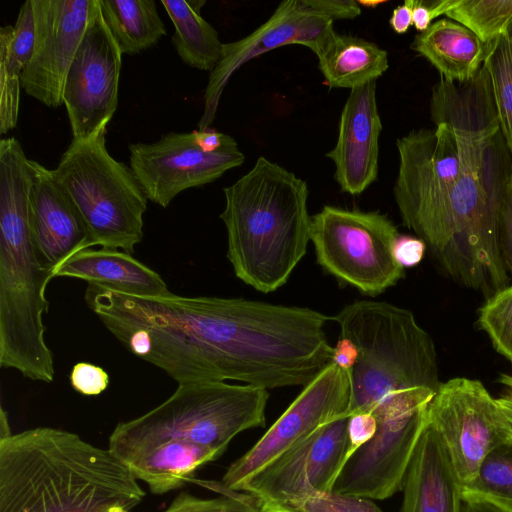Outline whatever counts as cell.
<instances>
[{
    "mask_svg": "<svg viewBox=\"0 0 512 512\" xmlns=\"http://www.w3.org/2000/svg\"><path fill=\"white\" fill-rule=\"evenodd\" d=\"M430 114L435 125L445 123L454 132L460 161L440 268L457 284L488 298L511 284L501 209L512 167L492 88L480 81L446 86L431 98Z\"/></svg>",
    "mask_w": 512,
    "mask_h": 512,
    "instance_id": "obj_1",
    "label": "cell"
},
{
    "mask_svg": "<svg viewBox=\"0 0 512 512\" xmlns=\"http://www.w3.org/2000/svg\"><path fill=\"white\" fill-rule=\"evenodd\" d=\"M145 496L109 448L52 427L0 440V512L130 511Z\"/></svg>",
    "mask_w": 512,
    "mask_h": 512,
    "instance_id": "obj_2",
    "label": "cell"
},
{
    "mask_svg": "<svg viewBox=\"0 0 512 512\" xmlns=\"http://www.w3.org/2000/svg\"><path fill=\"white\" fill-rule=\"evenodd\" d=\"M331 320L351 340L358 359L348 372L346 414H372L377 422L425 408L440 386L431 336L405 308L384 301H355Z\"/></svg>",
    "mask_w": 512,
    "mask_h": 512,
    "instance_id": "obj_3",
    "label": "cell"
},
{
    "mask_svg": "<svg viewBox=\"0 0 512 512\" xmlns=\"http://www.w3.org/2000/svg\"><path fill=\"white\" fill-rule=\"evenodd\" d=\"M29 159L15 137L0 140V366L45 383L55 376L43 315L51 270L29 222Z\"/></svg>",
    "mask_w": 512,
    "mask_h": 512,
    "instance_id": "obj_4",
    "label": "cell"
},
{
    "mask_svg": "<svg viewBox=\"0 0 512 512\" xmlns=\"http://www.w3.org/2000/svg\"><path fill=\"white\" fill-rule=\"evenodd\" d=\"M220 214L227 231V258L234 274L262 293L283 286L310 241L308 187L293 172L259 157L223 189Z\"/></svg>",
    "mask_w": 512,
    "mask_h": 512,
    "instance_id": "obj_5",
    "label": "cell"
},
{
    "mask_svg": "<svg viewBox=\"0 0 512 512\" xmlns=\"http://www.w3.org/2000/svg\"><path fill=\"white\" fill-rule=\"evenodd\" d=\"M266 389L226 382L178 384L147 413L120 422L109 449L125 464L169 439L205 445L221 455L239 433L265 426Z\"/></svg>",
    "mask_w": 512,
    "mask_h": 512,
    "instance_id": "obj_6",
    "label": "cell"
},
{
    "mask_svg": "<svg viewBox=\"0 0 512 512\" xmlns=\"http://www.w3.org/2000/svg\"><path fill=\"white\" fill-rule=\"evenodd\" d=\"M105 136L71 140L52 172L79 211L93 246L132 254L144 236L148 199L132 169L110 155Z\"/></svg>",
    "mask_w": 512,
    "mask_h": 512,
    "instance_id": "obj_7",
    "label": "cell"
},
{
    "mask_svg": "<svg viewBox=\"0 0 512 512\" xmlns=\"http://www.w3.org/2000/svg\"><path fill=\"white\" fill-rule=\"evenodd\" d=\"M399 168L393 193L402 223L421 239L436 263L445 258L451 205L460 175L458 145L445 123L397 139Z\"/></svg>",
    "mask_w": 512,
    "mask_h": 512,
    "instance_id": "obj_8",
    "label": "cell"
},
{
    "mask_svg": "<svg viewBox=\"0 0 512 512\" xmlns=\"http://www.w3.org/2000/svg\"><path fill=\"white\" fill-rule=\"evenodd\" d=\"M399 235L394 223L379 211L325 205L311 216L310 241L317 263L339 282L371 297L405 275L394 253Z\"/></svg>",
    "mask_w": 512,
    "mask_h": 512,
    "instance_id": "obj_9",
    "label": "cell"
},
{
    "mask_svg": "<svg viewBox=\"0 0 512 512\" xmlns=\"http://www.w3.org/2000/svg\"><path fill=\"white\" fill-rule=\"evenodd\" d=\"M353 0H287L281 2L267 21L246 37L224 43L222 57L210 72L204 94V111L198 129L210 128L222 92L231 76L245 63L271 50L301 44L315 54L335 32L333 22L360 15Z\"/></svg>",
    "mask_w": 512,
    "mask_h": 512,
    "instance_id": "obj_10",
    "label": "cell"
},
{
    "mask_svg": "<svg viewBox=\"0 0 512 512\" xmlns=\"http://www.w3.org/2000/svg\"><path fill=\"white\" fill-rule=\"evenodd\" d=\"M427 416L442 438L461 486L472 480L490 451L512 439L496 398L475 379L455 377L441 382L427 406Z\"/></svg>",
    "mask_w": 512,
    "mask_h": 512,
    "instance_id": "obj_11",
    "label": "cell"
},
{
    "mask_svg": "<svg viewBox=\"0 0 512 512\" xmlns=\"http://www.w3.org/2000/svg\"><path fill=\"white\" fill-rule=\"evenodd\" d=\"M349 400V374L331 362L304 386L267 432L227 468L217 484L239 492L250 478L285 452L324 425L347 415Z\"/></svg>",
    "mask_w": 512,
    "mask_h": 512,
    "instance_id": "obj_12",
    "label": "cell"
},
{
    "mask_svg": "<svg viewBox=\"0 0 512 512\" xmlns=\"http://www.w3.org/2000/svg\"><path fill=\"white\" fill-rule=\"evenodd\" d=\"M122 52L93 0L87 28L69 68L64 90L72 140L106 134L118 106Z\"/></svg>",
    "mask_w": 512,
    "mask_h": 512,
    "instance_id": "obj_13",
    "label": "cell"
},
{
    "mask_svg": "<svg viewBox=\"0 0 512 512\" xmlns=\"http://www.w3.org/2000/svg\"><path fill=\"white\" fill-rule=\"evenodd\" d=\"M349 416L324 425L250 478L239 492L266 512L289 502L333 490L348 447Z\"/></svg>",
    "mask_w": 512,
    "mask_h": 512,
    "instance_id": "obj_14",
    "label": "cell"
},
{
    "mask_svg": "<svg viewBox=\"0 0 512 512\" xmlns=\"http://www.w3.org/2000/svg\"><path fill=\"white\" fill-rule=\"evenodd\" d=\"M130 168L148 200L166 208L184 190L209 184L245 160L234 138L206 152L194 131L169 132L152 143L129 145Z\"/></svg>",
    "mask_w": 512,
    "mask_h": 512,
    "instance_id": "obj_15",
    "label": "cell"
},
{
    "mask_svg": "<svg viewBox=\"0 0 512 512\" xmlns=\"http://www.w3.org/2000/svg\"><path fill=\"white\" fill-rule=\"evenodd\" d=\"M34 46L23 71L24 91L45 106L63 104L71 63L85 34L93 0H31Z\"/></svg>",
    "mask_w": 512,
    "mask_h": 512,
    "instance_id": "obj_16",
    "label": "cell"
},
{
    "mask_svg": "<svg viewBox=\"0 0 512 512\" xmlns=\"http://www.w3.org/2000/svg\"><path fill=\"white\" fill-rule=\"evenodd\" d=\"M427 406L398 419L377 422L374 436L346 461L332 491L372 500H384L402 491L428 422Z\"/></svg>",
    "mask_w": 512,
    "mask_h": 512,
    "instance_id": "obj_17",
    "label": "cell"
},
{
    "mask_svg": "<svg viewBox=\"0 0 512 512\" xmlns=\"http://www.w3.org/2000/svg\"><path fill=\"white\" fill-rule=\"evenodd\" d=\"M29 222L44 265L52 271L72 255L93 247L79 211L47 169L29 159Z\"/></svg>",
    "mask_w": 512,
    "mask_h": 512,
    "instance_id": "obj_18",
    "label": "cell"
},
{
    "mask_svg": "<svg viewBox=\"0 0 512 512\" xmlns=\"http://www.w3.org/2000/svg\"><path fill=\"white\" fill-rule=\"evenodd\" d=\"M381 131L376 81L351 89L341 112L336 144L326 154L334 162V178L343 192L359 195L376 180Z\"/></svg>",
    "mask_w": 512,
    "mask_h": 512,
    "instance_id": "obj_19",
    "label": "cell"
},
{
    "mask_svg": "<svg viewBox=\"0 0 512 512\" xmlns=\"http://www.w3.org/2000/svg\"><path fill=\"white\" fill-rule=\"evenodd\" d=\"M402 491L400 512L462 511L460 482L441 436L429 421L413 454Z\"/></svg>",
    "mask_w": 512,
    "mask_h": 512,
    "instance_id": "obj_20",
    "label": "cell"
},
{
    "mask_svg": "<svg viewBox=\"0 0 512 512\" xmlns=\"http://www.w3.org/2000/svg\"><path fill=\"white\" fill-rule=\"evenodd\" d=\"M54 277L82 279L123 294L161 297L170 293L163 278L131 254L121 250L88 248L52 271Z\"/></svg>",
    "mask_w": 512,
    "mask_h": 512,
    "instance_id": "obj_21",
    "label": "cell"
},
{
    "mask_svg": "<svg viewBox=\"0 0 512 512\" xmlns=\"http://www.w3.org/2000/svg\"><path fill=\"white\" fill-rule=\"evenodd\" d=\"M492 44L482 42L460 23L442 18L419 32L411 49L427 59L444 80L464 83L477 75Z\"/></svg>",
    "mask_w": 512,
    "mask_h": 512,
    "instance_id": "obj_22",
    "label": "cell"
},
{
    "mask_svg": "<svg viewBox=\"0 0 512 512\" xmlns=\"http://www.w3.org/2000/svg\"><path fill=\"white\" fill-rule=\"evenodd\" d=\"M316 56L324 82L330 88L351 90L376 81L389 68L386 50L366 39L336 32Z\"/></svg>",
    "mask_w": 512,
    "mask_h": 512,
    "instance_id": "obj_23",
    "label": "cell"
},
{
    "mask_svg": "<svg viewBox=\"0 0 512 512\" xmlns=\"http://www.w3.org/2000/svg\"><path fill=\"white\" fill-rule=\"evenodd\" d=\"M221 454L195 442L169 439L153 447L126 465L137 480L144 481L149 490L162 495L191 481L193 473Z\"/></svg>",
    "mask_w": 512,
    "mask_h": 512,
    "instance_id": "obj_24",
    "label": "cell"
},
{
    "mask_svg": "<svg viewBox=\"0 0 512 512\" xmlns=\"http://www.w3.org/2000/svg\"><path fill=\"white\" fill-rule=\"evenodd\" d=\"M34 17L30 9H21L15 25L0 28V134L17 126L21 78L34 46Z\"/></svg>",
    "mask_w": 512,
    "mask_h": 512,
    "instance_id": "obj_25",
    "label": "cell"
},
{
    "mask_svg": "<svg viewBox=\"0 0 512 512\" xmlns=\"http://www.w3.org/2000/svg\"><path fill=\"white\" fill-rule=\"evenodd\" d=\"M203 0H162L174 26L173 46L184 64L211 72L219 63L223 45L217 31L201 16Z\"/></svg>",
    "mask_w": 512,
    "mask_h": 512,
    "instance_id": "obj_26",
    "label": "cell"
},
{
    "mask_svg": "<svg viewBox=\"0 0 512 512\" xmlns=\"http://www.w3.org/2000/svg\"><path fill=\"white\" fill-rule=\"evenodd\" d=\"M99 4L122 54H139L166 35L154 0H99Z\"/></svg>",
    "mask_w": 512,
    "mask_h": 512,
    "instance_id": "obj_27",
    "label": "cell"
},
{
    "mask_svg": "<svg viewBox=\"0 0 512 512\" xmlns=\"http://www.w3.org/2000/svg\"><path fill=\"white\" fill-rule=\"evenodd\" d=\"M463 501H482L512 512V439L490 451L470 482L461 486Z\"/></svg>",
    "mask_w": 512,
    "mask_h": 512,
    "instance_id": "obj_28",
    "label": "cell"
},
{
    "mask_svg": "<svg viewBox=\"0 0 512 512\" xmlns=\"http://www.w3.org/2000/svg\"><path fill=\"white\" fill-rule=\"evenodd\" d=\"M445 16L492 44L512 25V0H456Z\"/></svg>",
    "mask_w": 512,
    "mask_h": 512,
    "instance_id": "obj_29",
    "label": "cell"
},
{
    "mask_svg": "<svg viewBox=\"0 0 512 512\" xmlns=\"http://www.w3.org/2000/svg\"><path fill=\"white\" fill-rule=\"evenodd\" d=\"M498 112L500 133L512 167V39L501 36L486 59Z\"/></svg>",
    "mask_w": 512,
    "mask_h": 512,
    "instance_id": "obj_30",
    "label": "cell"
},
{
    "mask_svg": "<svg viewBox=\"0 0 512 512\" xmlns=\"http://www.w3.org/2000/svg\"><path fill=\"white\" fill-rule=\"evenodd\" d=\"M478 324L494 349L512 365V283L486 298L479 309Z\"/></svg>",
    "mask_w": 512,
    "mask_h": 512,
    "instance_id": "obj_31",
    "label": "cell"
},
{
    "mask_svg": "<svg viewBox=\"0 0 512 512\" xmlns=\"http://www.w3.org/2000/svg\"><path fill=\"white\" fill-rule=\"evenodd\" d=\"M221 496L202 499L189 493H180L164 512H266L253 503L245 493L222 488L216 481L191 480Z\"/></svg>",
    "mask_w": 512,
    "mask_h": 512,
    "instance_id": "obj_32",
    "label": "cell"
},
{
    "mask_svg": "<svg viewBox=\"0 0 512 512\" xmlns=\"http://www.w3.org/2000/svg\"><path fill=\"white\" fill-rule=\"evenodd\" d=\"M276 512H383L372 499L346 496L333 491L315 493L279 508Z\"/></svg>",
    "mask_w": 512,
    "mask_h": 512,
    "instance_id": "obj_33",
    "label": "cell"
},
{
    "mask_svg": "<svg viewBox=\"0 0 512 512\" xmlns=\"http://www.w3.org/2000/svg\"><path fill=\"white\" fill-rule=\"evenodd\" d=\"M72 388L85 396H96L106 390L109 384L107 372L92 363H76L69 376Z\"/></svg>",
    "mask_w": 512,
    "mask_h": 512,
    "instance_id": "obj_34",
    "label": "cell"
},
{
    "mask_svg": "<svg viewBox=\"0 0 512 512\" xmlns=\"http://www.w3.org/2000/svg\"><path fill=\"white\" fill-rule=\"evenodd\" d=\"M377 430V420L370 413H359L349 417V447L346 461L363 444L369 441ZM346 463V462H345Z\"/></svg>",
    "mask_w": 512,
    "mask_h": 512,
    "instance_id": "obj_35",
    "label": "cell"
},
{
    "mask_svg": "<svg viewBox=\"0 0 512 512\" xmlns=\"http://www.w3.org/2000/svg\"><path fill=\"white\" fill-rule=\"evenodd\" d=\"M456 0H412V21L414 27L423 32L433 19L445 15Z\"/></svg>",
    "mask_w": 512,
    "mask_h": 512,
    "instance_id": "obj_36",
    "label": "cell"
},
{
    "mask_svg": "<svg viewBox=\"0 0 512 512\" xmlns=\"http://www.w3.org/2000/svg\"><path fill=\"white\" fill-rule=\"evenodd\" d=\"M427 247L418 237L399 235L395 244L396 260L404 267H413L421 262Z\"/></svg>",
    "mask_w": 512,
    "mask_h": 512,
    "instance_id": "obj_37",
    "label": "cell"
},
{
    "mask_svg": "<svg viewBox=\"0 0 512 512\" xmlns=\"http://www.w3.org/2000/svg\"><path fill=\"white\" fill-rule=\"evenodd\" d=\"M358 359V350L355 344L346 337L339 336V339L333 347L332 362L341 369L349 372Z\"/></svg>",
    "mask_w": 512,
    "mask_h": 512,
    "instance_id": "obj_38",
    "label": "cell"
},
{
    "mask_svg": "<svg viewBox=\"0 0 512 512\" xmlns=\"http://www.w3.org/2000/svg\"><path fill=\"white\" fill-rule=\"evenodd\" d=\"M389 24L397 34H404L408 31L410 26L413 25L412 0H406L393 10Z\"/></svg>",
    "mask_w": 512,
    "mask_h": 512,
    "instance_id": "obj_39",
    "label": "cell"
},
{
    "mask_svg": "<svg viewBox=\"0 0 512 512\" xmlns=\"http://www.w3.org/2000/svg\"><path fill=\"white\" fill-rule=\"evenodd\" d=\"M498 383L503 387V391L496 401L508 421L512 435V375L501 373Z\"/></svg>",
    "mask_w": 512,
    "mask_h": 512,
    "instance_id": "obj_40",
    "label": "cell"
},
{
    "mask_svg": "<svg viewBox=\"0 0 512 512\" xmlns=\"http://www.w3.org/2000/svg\"><path fill=\"white\" fill-rule=\"evenodd\" d=\"M199 146L206 152H214L225 143L228 135L220 133L212 128L194 130Z\"/></svg>",
    "mask_w": 512,
    "mask_h": 512,
    "instance_id": "obj_41",
    "label": "cell"
},
{
    "mask_svg": "<svg viewBox=\"0 0 512 512\" xmlns=\"http://www.w3.org/2000/svg\"><path fill=\"white\" fill-rule=\"evenodd\" d=\"M461 512H504L501 509L482 501H463Z\"/></svg>",
    "mask_w": 512,
    "mask_h": 512,
    "instance_id": "obj_42",
    "label": "cell"
},
{
    "mask_svg": "<svg viewBox=\"0 0 512 512\" xmlns=\"http://www.w3.org/2000/svg\"><path fill=\"white\" fill-rule=\"evenodd\" d=\"M10 427L8 424V418L6 412L3 408H1L0 413V440L8 438L11 436Z\"/></svg>",
    "mask_w": 512,
    "mask_h": 512,
    "instance_id": "obj_43",
    "label": "cell"
},
{
    "mask_svg": "<svg viewBox=\"0 0 512 512\" xmlns=\"http://www.w3.org/2000/svg\"><path fill=\"white\" fill-rule=\"evenodd\" d=\"M506 34L512 39V25L510 26V28Z\"/></svg>",
    "mask_w": 512,
    "mask_h": 512,
    "instance_id": "obj_44",
    "label": "cell"
},
{
    "mask_svg": "<svg viewBox=\"0 0 512 512\" xmlns=\"http://www.w3.org/2000/svg\"><path fill=\"white\" fill-rule=\"evenodd\" d=\"M114 512H129V511L128 510L119 509V510H116Z\"/></svg>",
    "mask_w": 512,
    "mask_h": 512,
    "instance_id": "obj_45",
    "label": "cell"
}]
</instances>
